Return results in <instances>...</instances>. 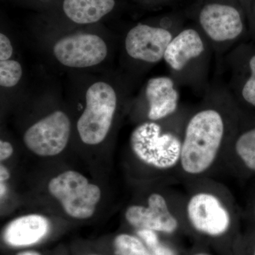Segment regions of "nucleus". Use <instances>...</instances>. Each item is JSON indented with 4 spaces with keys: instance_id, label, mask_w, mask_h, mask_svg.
<instances>
[{
    "instance_id": "obj_1",
    "label": "nucleus",
    "mask_w": 255,
    "mask_h": 255,
    "mask_svg": "<svg viewBox=\"0 0 255 255\" xmlns=\"http://www.w3.org/2000/svg\"><path fill=\"white\" fill-rule=\"evenodd\" d=\"M185 16L219 52L249 37L248 17L240 0H196Z\"/></svg>"
},
{
    "instance_id": "obj_2",
    "label": "nucleus",
    "mask_w": 255,
    "mask_h": 255,
    "mask_svg": "<svg viewBox=\"0 0 255 255\" xmlns=\"http://www.w3.org/2000/svg\"><path fill=\"white\" fill-rule=\"evenodd\" d=\"M226 133L224 116L219 107L207 105L187 122L182 140L180 162L188 174L205 172L214 162Z\"/></svg>"
},
{
    "instance_id": "obj_3",
    "label": "nucleus",
    "mask_w": 255,
    "mask_h": 255,
    "mask_svg": "<svg viewBox=\"0 0 255 255\" xmlns=\"http://www.w3.org/2000/svg\"><path fill=\"white\" fill-rule=\"evenodd\" d=\"M118 105V95L108 82H96L87 88L85 107L77 127L84 143L95 145L108 135Z\"/></svg>"
},
{
    "instance_id": "obj_4",
    "label": "nucleus",
    "mask_w": 255,
    "mask_h": 255,
    "mask_svg": "<svg viewBox=\"0 0 255 255\" xmlns=\"http://www.w3.org/2000/svg\"><path fill=\"white\" fill-rule=\"evenodd\" d=\"M130 146L144 163L169 169L180 160L182 140L172 132H164L155 122H145L134 129Z\"/></svg>"
},
{
    "instance_id": "obj_5",
    "label": "nucleus",
    "mask_w": 255,
    "mask_h": 255,
    "mask_svg": "<svg viewBox=\"0 0 255 255\" xmlns=\"http://www.w3.org/2000/svg\"><path fill=\"white\" fill-rule=\"evenodd\" d=\"M211 49L207 38L197 26L182 27L169 43L163 60L175 82L179 79L188 81L191 79V73L195 75L208 63Z\"/></svg>"
},
{
    "instance_id": "obj_6",
    "label": "nucleus",
    "mask_w": 255,
    "mask_h": 255,
    "mask_svg": "<svg viewBox=\"0 0 255 255\" xmlns=\"http://www.w3.org/2000/svg\"><path fill=\"white\" fill-rule=\"evenodd\" d=\"M182 15L169 16L164 26L137 23L128 32L125 49L132 59L148 64L164 59L167 46L174 35L183 27Z\"/></svg>"
},
{
    "instance_id": "obj_7",
    "label": "nucleus",
    "mask_w": 255,
    "mask_h": 255,
    "mask_svg": "<svg viewBox=\"0 0 255 255\" xmlns=\"http://www.w3.org/2000/svg\"><path fill=\"white\" fill-rule=\"evenodd\" d=\"M48 189L61 203L65 212L75 219L91 217L100 200V188L75 171H67L53 178Z\"/></svg>"
},
{
    "instance_id": "obj_8",
    "label": "nucleus",
    "mask_w": 255,
    "mask_h": 255,
    "mask_svg": "<svg viewBox=\"0 0 255 255\" xmlns=\"http://www.w3.org/2000/svg\"><path fill=\"white\" fill-rule=\"evenodd\" d=\"M229 85L226 86L237 105L255 110V43H239L228 54Z\"/></svg>"
},
{
    "instance_id": "obj_9",
    "label": "nucleus",
    "mask_w": 255,
    "mask_h": 255,
    "mask_svg": "<svg viewBox=\"0 0 255 255\" xmlns=\"http://www.w3.org/2000/svg\"><path fill=\"white\" fill-rule=\"evenodd\" d=\"M70 135L68 115L62 111H55L28 128L23 141L36 155L48 157L60 153L66 147Z\"/></svg>"
},
{
    "instance_id": "obj_10",
    "label": "nucleus",
    "mask_w": 255,
    "mask_h": 255,
    "mask_svg": "<svg viewBox=\"0 0 255 255\" xmlns=\"http://www.w3.org/2000/svg\"><path fill=\"white\" fill-rule=\"evenodd\" d=\"M55 58L68 68H86L104 61L108 54L105 40L93 33H76L58 40L53 46Z\"/></svg>"
},
{
    "instance_id": "obj_11",
    "label": "nucleus",
    "mask_w": 255,
    "mask_h": 255,
    "mask_svg": "<svg viewBox=\"0 0 255 255\" xmlns=\"http://www.w3.org/2000/svg\"><path fill=\"white\" fill-rule=\"evenodd\" d=\"M189 221L196 230L211 236H219L228 231L231 216L219 198L201 192L191 198L187 204Z\"/></svg>"
},
{
    "instance_id": "obj_12",
    "label": "nucleus",
    "mask_w": 255,
    "mask_h": 255,
    "mask_svg": "<svg viewBox=\"0 0 255 255\" xmlns=\"http://www.w3.org/2000/svg\"><path fill=\"white\" fill-rule=\"evenodd\" d=\"M126 219L134 227L166 233H174L178 228L175 217L169 211L163 196L152 194L148 206H132L126 212Z\"/></svg>"
},
{
    "instance_id": "obj_13",
    "label": "nucleus",
    "mask_w": 255,
    "mask_h": 255,
    "mask_svg": "<svg viewBox=\"0 0 255 255\" xmlns=\"http://www.w3.org/2000/svg\"><path fill=\"white\" fill-rule=\"evenodd\" d=\"M145 97L148 105L147 117L152 122L172 115L179 107V94L172 77L150 78L145 85Z\"/></svg>"
},
{
    "instance_id": "obj_14",
    "label": "nucleus",
    "mask_w": 255,
    "mask_h": 255,
    "mask_svg": "<svg viewBox=\"0 0 255 255\" xmlns=\"http://www.w3.org/2000/svg\"><path fill=\"white\" fill-rule=\"evenodd\" d=\"M49 230L48 220L40 215H28L11 221L5 229L4 241L14 247L35 244Z\"/></svg>"
},
{
    "instance_id": "obj_15",
    "label": "nucleus",
    "mask_w": 255,
    "mask_h": 255,
    "mask_svg": "<svg viewBox=\"0 0 255 255\" xmlns=\"http://www.w3.org/2000/svg\"><path fill=\"white\" fill-rule=\"evenodd\" d=\"M115 5V0H64L63 9L74 23L90 24L110 13Z\"/></svg>"
},
{
    "instance_id": "obj_16",
    "label": "nucleus",
    "mask_w": 255,
    "mask_h": 255,
    "mask_svg": "<svg viewBox=\"0 0 255 255\" xmlns=\"http://www.w3.org/2000/svg\"><path fill=\"white\" fill-rule=\"evenodd\" d=\"M235 149L247 167L255 170V126L240 134Z\"/></svg>"
},
{
    "instance_id": "obj_17",
    "label": "nucleus",
    "mask_w": 255,
    "mask_h": 255,
    "mask_svg": "<svg viewBox=\"0 0 255 255\" xmlns=\"http://www.w3.org/2000/svg\"><path fill=\"white\" fill-rule=\"evenodd\" d=\"M23 70L19 62L14 60L0 61V85L5 88L16 86L22 77Z\"/></svg>"
},
{
    "instance_id": "obj_18",
    "label": "nucleus",
    "mask_w": 255,
    "mask_h": 255,
    "mask_svg": "<svg viewBox=\"0 0 255 255\" xmlns=\"http://www.w3.org/2000/svg\"><path fill=\"white\" fill-rule=\"evenodd\" d=\"M116 251L119 255H151L137 238L122 234L115 240Z\"/></svg>"
},
{
    "instance_id": "obj_19",
    "label": "nucleus",
    "mask_w": 255,
    "mask_h": 255,
    "mask_svg": "<svg viewBox=\"0 0 255 255\" xmlns=\"http://www.w3.org/2000/svg\"><path fill=\"white\" fill-rule=\"evenodd\" d=\"M14 53V48L11 41L4 33H0V61L11 59Z\"/></svg>"
},
{
    "instance_id": "obj_20",
    "label": "nucleus",
    "mask_w": 255,
    "mask_h": 255,
    "mask_svg": "<svg viewBox=\"0 0 255 255\" xmlns=\"http://www.w3.org/2000/svg\"><path fill=\"white\" fill-rule=\"evenodd\" d=\"M153 255H174L173 252L167 247L159 243V240H155L150 244L147 245Z\"/></svg>"
},
{
    "instance_id": "obj_21",
    "label": "nucleus",
    "mask_w": 255,
    "mask_h": 255,
    "mask_svg": "<svg viewBox=\"0 0 255 255\" xmlns=\"http://www.w3.org/2000/svg\"><path fill=\"white\" fill-rule=\"evenodd\" d=\"M248 29L249 38L255 43V0L251 5V9L248 15Z\"/></svg>"
},
{
    "instance_id": "obj_22",
    "label": "nucleus",
    "mask_w": 255,
    "mask_h": 255,
    "mask_svg": "<svg viewBox=\"0 0 255 255\" xmlns=\"http://www.w3.org/2000/svg\"><path fill=\"white\" fill-rule=\"evenodd\" d=\"M13 147L11 144L9 142L3 141L0 142V159L1 161L5 160L9 158L10 156L13 153Z\"/></svg>"
},
{
    "instance_id": "obj_23",
    "label": "nucleus",
    "mask_w": 255,
    "mask_h": 255,
    "mask_svg": "<svg viewBox=\"0 0 255 255\" xmlns=\"http://www.w3.org/2000/svg\"><path fill=\"white\" fill-rule=\"evenodd\" d=\"M9 173L7 169L4 166L1 165V167H0V180H1V182H4L5 180L9 179Z\"/></svg>"
},
{
    "instance_id": "obj_24",
    "label": "nucleus",
    "mask_w": 255,
    "mask_h": 255,
    "mask_svg": "<svg viewBox=\"0 0 255 255\" xmlns=\"http://www.w3.org/2000/svg\"><path fill=\"white\" fill-rule=\"evenodd\" d=\"M245 11H246L247 17H248V13H249L250 9H251V5L253 4L254 0H240Z\"/></svg>"
},
{
    "instance_id": "obj_25",
    "label": "nucleus",
    "mask_w": 255,
    "mask_h": 255,
    "mask_svg": "<svg viewBox=\"0 0 255 255\" xmlns=\"http://www.w3.org/2000/svg\"><path fill=\"white\" fill-rule=\"evenodd\" d=\"M18 255H40L38 253L35 252H25V253H20Z\"/></svg>"
},
{
    "instance_id": "obj_26",
    "label": "nucleus",
    "mask_w": 255,
    "mask_h": 255,
    "mask_svg": "<svg viewBox=\"0 0 255 255\" xmlns=\"http://www.w3.org/2000/svg\"><path fill=\"white\" fill-rule=\"evenodd\" d=\"M5 193V186L1 183V196H2Z\"/></svg>"
},
{
    "instance_id": "obj_27",
    "label": "nucleus",
    "mask_w": 255,
    "mask_h": 255,
    "mask_svg": "<svg viewBox=\"0 0 255 255\" xmlns=\"http://www.w3.org/2000/svg\"><path fill=\"white\" fill-rule=\"evenodd\" d=\"M160 1H172V0H160ZM174 1V0H173Z\"/></svg>"
},
{
    "instance_id": "obj_28",
    "label": "nucleus",
    "mask_w": 255,
    "mask_h": 255,
    "mask_svg": "<svg viewBox=\"0 0 255 255\" xmlns=\"http://www.w3.org/2000/svg\"><path fill=\"white\" fill-rule=\"evenodd\" d=\"M206 255L201 254V255Z\"/></svg>"
},
{
    "instance_id": "obj_29",
    "label": "nucleus",
    "mask_w": 255,
    "mask_h": 255,
    "mask_svg": "<svg viewBox=\"0 0 255 255\" xmlns=\"http://www.w3.org/2000/svg\"></svg>"
}]
</instances>
